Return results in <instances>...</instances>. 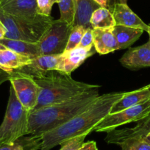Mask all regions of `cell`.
I'll return each mask as SVG.
<instances>
[{"mask_svg": "<svg viewBox=\"0 0 150 150\" xmlns=\"http://www.w3.org/2000/svg\"><path fill=\"white\" fill-rule=\"evenodd\" d=\"M116 25L125 26L131 28L141 29L147 32L148 24H145L127 4L116 2L110 10Z\"/></svg>", "mask_w": 150, "mask_h": 150, "instance_id": "cell-14", "label": "cell"}, {"mask_svg": "<svg viewBox=\"0 0 150 150\" xmlns=\"http://www.w3.org/2000/svg\"><path fill=\"white\" fill-rule=\"evenodd\" d=\"M120 3H123V4H127V0H118Z\"/></svg>", "mask_w": 150, "mask_h": 150, "instance_id": "cell-34", "label": "cell"}, {"mask_svg": "<svg viewBox=\"0 0 150 150\" xmlns=\"http://www.w3.org/2000/svg\"><path fill=\"white\" fill-rule=\"evenodd\" d=\"M5 49H6V48H5V47H4V46L2 45V44H0V50H5Z\"/></svg>", "mask_w": 150, "mask_h": 150, "instance_id": "cell-37", "label": "cell"}, {"mask_svg": "<svg viewBox=\"0 0 150 150\" xmlns=\"http://www.w3.org/2000/svg\"><path fill=\"white\" fill-rule=\"evenodd\" d=\"M87 135H79L62 143L60 150H78L84 143L85 138Z\"/></svg>", "mask_w": 150, "mask_h": 150, "instance_id": "cell-26", "label": "cell"}, {"mask_svg": "<svg viewBox=\"0 0 150 150\" xmlns=\"http://www.w3.org/2000/svg\"><path fill=\"white\" fill-rule=\"evenodd\" d=\"M127 92H112L99 96L89 108L61 126L42 135L41 150H50L74 137L88 135L110 112L112 106Z\"/></svg>", "mask_w": 150, "mask_h": 150, "instance_id": "cell-1", "label": "cell"}, {"mask_svg": "<svg viewBox=\"0 0 150 150\" xmlns=\"http://www.w3.org/2000/svg\"><path fill=\"white\" fill-rule=\"evenodd\" d=\"M147 33H149V40H150V24H148V30H147Z\"/></svg>", "mask_w": 150, "mask_h": 150, "instance_id": "cell-35", "label": "cell"}, {"mask_svg": "<svg viewBox=\"0 0 150 150\" xmlns=\"http://www.w3.org/2000/svg\"><path fill=\"white\" fill-rule=\"evenodd\" d=\"M71 28L66 21L53 20L38 42L41 55L63 54L66 50Z\"/></svg>", "mask_w": 150, "mask_h": 150, "instance_id": "cell-6", "label": "cell"}, {"mask_svg": "<svg viewBox=\"0 0 150 150\" xmlns=\"http://www.w3.org/2000/svg\"><path fill=\"white\" fill-rule=\"evenodd\" d=\"M78 150H98V148L95 141H90L86 143H83Z\"/></svg>", "mask_w": 150, "mask_h": 150, "instance_id": "cell-29", "label": "cell"}, {"mask_svg": "<svg viewBox=\"0 0 150 150\" xmlns=\"http://www.w3.org/2000/svg\"><path fill=\"white\" fill-rule=\"evenodd\" d=\"M0 29H1V30H5V31H6V33H7V30H6V29H5V27H4V26H3V24H2V23H1V21H0Z\"/></svg>", "mask_w": 150, "mask_h": 150, "instance_id": "cell-33", "label": "cell"}, {"mask_svg": "<svg viewBox=\"0 0 150 150\" xmlns=\"http://www.w3.org/2000/svg\"><path fill=\"white\" fill-rule=\"evenodd\" d=\"M99 96V88L93 89L65 102L30 111L28 135L42 136L61 126L89 108Z\"/></svg>", "mask_w": 150, "mask_h": 150, "instance_id": "cell-2", "label": "cell"}, {"mask_svg": "<svg viewBox=\"0 0 150 150\" xmlns=\"http://www.w3.org/2000/svg\"><path fill=\"white\" fill-rule=\"evenodd\" d=\"M54 18L50 16L39 15L35 19L24 20L14 18L0 8V21L7 30L5 38L38 43Z\"/></svg>", "mask_w": 150, "mask_h": 150, "instance_id": "cell-4", "label": "cell"}, {"mask_svg": "<svg viewBox=\"0 0 150 150\" xmlns=\"http://www.w3.org/2000/svg\"><path fill=\"white\" fill-rule=\"evenodd\" d=\"M5 33H6V31H5V30H1V29H0V40L2 39V38H5Z\"/></svg>", "mask_w": 150, "mask_h": 150, "instance_id": "cell-31", "label": "cell"}, {"mask_svg": "<svg viewBox=\"0 0 150 150\" xmlns=\"http://www.w3.org/2000/svg\"><path fill=\"white\" fill-rule=\"evenodd\" d=\"M96 52L94 46L87 48L77 47L61 54V59L56 70L71 74V72L80 67L88 57Z\"/></svg>", "mask_w": 150, "mask_h": 150, "instance_id": "cell-11", "label": "cell"}, {"mask_svg": "<svg viewBox=\"0 0 150 150\" xmlns=\"http://www.w3.org/2000/svg\"><path fill=\"white\" fill-rule=\"evenodd\" d=\"M120 63L130 70L150 67V40L143 45L129 49L121 57Z\"/></svg>", "mask_w": 150, "mask_h": 150, "instance_id": "cell-12", "label": "cell"}, {"mask_svg": "<svg viewBox=\"0 0 150 150\" xmlns=\"http://www.w3.org/2000/svg\"><path fill=\"white\" fill-rule=\"evenodd\" d=\"M110 2H111V5H112V6L114 5L115 3H116V0H110Z\"/></svg>", "mask_w": 150, "mask_h": 150, "instance_id": "cell-36", "label": "cell"}, {"mask_svg": "<svg viewBox=\"0 0 150 150\" xmlns=\"http://www.w3.org/2000/svg\"><path fill=\"white\" fill-rule=\"evenodd\" d=\"M112 28L93 29V46L99 54H106L119 50Z\"/></svg>", "mask_w": 150, "mask_h": 150, "instance_id": "cell-15", "label": "cell"}, {"mask_svg": "<svg viewBox=\"0 0 150 150\" xmlns=\"http://www.w3.org/2000/svg\"><path fill=\"white\" fill-rule=\"evenodd\" d=\"M58 2L59 0H37L38 13L50 16L53 5Z\"/></svg>", "mask_w": 150, "mask_h": 150, "instance_id": "cell-27", "label": "cell"}, {"mask_svg": "<svg viewBox=\"0 0 150 150\" xmlns=\"http://www.w3.org/2000/svg\"><path fill=\"white\" fill-rule=\"evenodd\" d=\"M144 138H145V139L149 143H150V133H149L148 135H146V136L144 137Z\"/></svg>", "mask_w": 150, "mask_h": 150, "instance_id": "cell-32", "label": "cell"}, {"mask_svg": "<svg viewBox=\"0 0 150 150\" xmlns=\"http://www.w3.org/2000/svg\"><path fill=\"white\" fill-rule=\"evenodd\" d=\"M0 44H2L6 49L31 59L41 56L38 43H31L21 40L8 39L4 38L0 40Z\"/></svg>", "mask_w": 150, "mask_h": 150, "instance_id": "cell-18", "label": "cell"}, {"mask_svg": "<svg viewBox=\"0 0 150 150\" xmlns=\"http://www.w3.org/2000/svg\"><path fill=\"white\" fill-rule=\"evenodd\" d=\"M74 26L80 25L86 28H92L90 19L92 13L100 8L93 0H74Z\"/></svg>", "mask_w": 150, "mask_h": 150, "instance_id": "cell-17", "label": "cell"}, {"mask_svg": "<svg viewBox=\"0 0 150 150\" xmlns=\"http://www.w3.org/2000/svg\"><path fill=\"white\" fill-rule=\"evenodd\" d=\"M33 80L40 88L38 101L34 110L65 102L80 93L100 87L77 81L71 74L58 70L50 71L44 77Z\"/></svg>", "mask_w": 150, "mask_h": 150, "instance_id": "cell-3", "label": "cell"}, {"mask_svg": "<svg viewBox=\"0 0 150 150\" xmlns=\"http://www.w3.org/2000/svg\"><path fill=\"white\" fill-rule=\"evenodd\" d=\"M58 5L60 11V19L66 21L73 27L75 15L74 0H59Z\"/></svg>", "mask_w": 150, "mask_h": 150, "instance_id": "cell-24", "label": "cell"}, {"mask_svg": "<svg viewBox=\"0 0 150 150\" xmlns=\"http://www.w3.org/2000/svg\"><path fill=\"white\" fill-rule=\"evenodd\" d=\"M0 8L19 19L33 20L40 15L38 13L37 0H0Z\"/></svg>", "mask_w": 150, "mask_h": 150, "instance_id": "cell-10", "label": "cell"}, {"mask_svg": "<svg viewBox=\"0 0 150 150\" xmlns=\"http://www.w3.org/2000/svg\"><path fill=\"white\" fill-rule=\"evenodd\" d=\"M61 59V54L41 55L33 59L28 64L10 71L0 70V83L9 81L16 77H27L38 78L44 77L50 71L56 70Z\"/></svg>", "mask_w": 150, "mask_h": 150, "instance_id": "cell-7", "label": "cell"}, {"mask_svg": "<svg viewBox=\"0 0 150 150\" xmlns=\"http://www.w3.org/2000/svg\"><path fill=\"white\" fill-rule=\"evenodd\" d=\"M33 59L21 55L8 49L0 50V66L5 71H10L28 64Z\"/></svg>", "mask_w": 150, "mask_h": 150, "instance_id": "cell-20", "label": "cell"}, {"mask_svg": "<svg viewBox=\"0 0 150 150\" xmlns=\"http://www.w3.org/2000/svg\"><path fill=\"white\" fill-rule=\"evenodd\" d=\"M150 98V84L133 91L127 92L125 96L119 99L110 110V114L122 111L126 108L138 105Z\"/></svg>", "mask_w": 150, "mask_h": 150, "instance_id": "cell-16", "label": "cell"}, {"mask_svg": "<svg viewBox=\"0 0 150 150\" xmlns=\"http://www.w3.org/2000/svg\"><path fill=\"white\" fill-rule=\"evenodd\" d=\"M29 113L30 111L20 103L11 86L5 117L0 125V144H12L28 135Z\"/></svg>", "mask_w": 150, "mask_h": 150, "instance_id": "cell-5", "label": "cell"}, {"mask_svg": "<svg viewBox=\"0 0 150 150\" xmlns=\"http://www.w3.org/2000/svg\"><path fill=\"white\" fill-rule=\"evenodd\" d=\"M122 150H150V143L144 138H129L117 144Z\"/></svg>", "mask_w": 150, "mask_h": 150, "instance_id": "cell-23", "label": "cell"}, {"mask_svg": "<svg viewBox=\"0 0 150 150\" xmlns=\"http://www.w3.org/2000/svg\"><path fill=\"white\" fill-rule=\"evenodd\" d=\"M149 114L150 98L138 105L126 108L116 113H110L95 127L93 131L108 132L126 124L139 122Z\"/></svg>", "mask_w": 150, "mask_h": 150, "instance_id": "cell-8", "label": "cell"}, {"mask_svg": "<svg viewBox=\"0 0 150 150\" xmlns=\"http://www.w3.org/2000/svg\"><path fill=\"white\" fill-rule=\"evenodd\" d=\"M86 30L87 28L80 25H76L72 27L65 52L69 51L79 47Z\"/></svg>", "mask_w": 150, "mask_h": 150, "instance_id": "cell-25", "label": "cell"}, {"mask_svg": "<svg viewBox=\"0 0 150 150\" xmlns=\"http://www.w3.org/2000/svg\"><path fill=\"white\" fill-rule=\"evenodd\" d=\"M0 70H2V71H4V69H2V67H1V66H0Z\"/></svg>", "mask_w": 150, "mask_h": 150, "instance_id": "cell-38", "label": "cell"}, {"mask_svg": "<svg viewBox=\"0 0 150 150\" xmlns=\"http://www.w3.org/2000/svg\"><path fill=\"white\" fill-rule=\"evenodd\" d=\"M93 28H88L86 30L84 35L83 36L80 44L78 47L82 48H87L93 45Z\"/></svg>", "mask_w": 150, "mask_h": 150, "instance_id": "cell-28", "label": "cell"}, {"mask_svg": "<svg viewBox=\"0 0 150 150\" xmlns=\"http://www.w3.org/2000/svg\"><path fill=\"white\" fill-rule=\"evenodd\" d=\"M93 1L95 2H96L100 7L108 8L110 11L111 10L112 5H111L110 0H93Z\"/></svg>", "mask_w": 150, "mask_h": 150, "instance_id": "cell-30", "label": "cell"}, {"mask_svg": "<svg viewBox=\"0 0 150 150\" xmlns=\"http://www.w3.org/2000/svg\"><path fill=\"white\" fill-rule=\"evenodd\" d=\"M112 31L117 41L119 50H124L130 47L141 36L144 30L131 28L125 26L116 25Z\"/></svg>", "mask_w": 150, "mask_h": 150, "instance_id": "cell-19", "label": "cell"}, {"mask_svg": "<svg viewBox=\"0 0 150 150\" xmlns=\"http://www.w3.org/2000/svg\"><path fill=\"white\" fill-rule=\"evenodd\" d=\"M20 103L29 111L35 109L38 104L40 88L33 78L16 77L9 80Z\"/></svg>", "mask_w": 150, "mask_h": 150, "instance_id": "cell-9", "label": "cell"}, {"mask_svg": "<svg viewBox=\"0 0 150 150\" xmlns=\"http://www.w3.org/2000/svg\"><path fill=\"white\" fill-rule=\"evenodd\" d=\"M90 23L93 29L112 28L116 25L111 11L102 7L96 9L92 13Z\"/></svg>", "mask_w": 150, "mask_h": 150, "instance_id": "cell-21", "label": "cell"}, {"mask_svg": "<svg viewBox=\"0 0 150 150\" xmlns=\"http://www.w3.org/2000/svg\"><path fill=\"white\" fill-rule=\"evenodd\" d=\"M13 150H38L41 149L42 136L27 135L18 138L13 142Z\"/></svg>", "mask_w": 150, "mask_h": 150, "instance_id": "cell-22", "label": "cell"}, {"mask_svg": "<svg viewBox=\"0 0 150 150\" xmlns=\"http://www.w3.org/2000/svg\"><path fill=\"white\" fill-rule=\"evenodd\" d=\"M105 141L108 144H117L119 141L129 138H144L150 133V114L145 119L138 122L135 127L113 129L107 132Z\"/></svg>", "mask_w": 150, "mask_h": 150, "instance_id": "cell-13", "label": "cell"}]
</instances>
